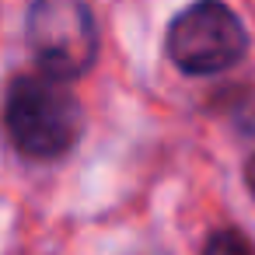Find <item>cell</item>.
I'll return each mask as SVG.
<instances>
[{"instance_id":"cell-1","label":"cell","mask_w":255,"mask_h":255,"mask_svg":"<svg viewBox=\"0 0 255 255\" xmlns=\"http://www.w3.org/2000/svg\"><path fill=\"white\" fill-rule=\"evenodd\" d=\"M4 126L25 157H63L84 133V109L77 95L53 77H18L4 98Z\"/></svg>"},{"instance_id":"cell-2","label":"cell","mask_w":255,"mask_h":255,"mask_svg":"<svg viewBox=\"0 0 255 255\" xmlns=\"http://www.w3.org/2000/svg\"><path fill=\"white\" fill-rule=\"evenodd\" d=\"M25 35L35 63L53 81H74L95 67L98 25L88 0H32Z\"/></svg>"},{"instance_id":"cell-3","label":"cell","mask_w":255,"mask_h":255,"mask_svg":"<svg viewBox=\"0 0 255 255\" xmlns=\"http://www.w3.org/2000/svg\"><path fill=\"white\" fill-rule=\"evenodd\" d=\"M164 49L182 74L206 77L234 67L248 49V32L224 0H196L168 28Z\"/></svg>"},{"instance_id":"cell-4","label":"cell","mask_w":255,"mask_h":255,"mask_svg":"<svg viewBox=\"0 0 255 255\" xmlns=\"http://www.w3.org/2000/svg\"><path fill=\"white\" fill-rule=\"evenodd\" d=\"M203 255H255V248H252V241L241 231H231L227 227V231H217V234L206 238Z\"/></svg>"},{"instance_id":"cell-5","label":"cell","mask_w":255,"mask_h":255,"mask_svg":"<svg viewBox=\"0 0 255 255\" xmlns=\"http://www.w3.org/2000/svg\"><path fill=\"white\" fill-rule=\"evenodd\" d=\"M245 182H248V189H252V196H255V154H252L248 164H245Z\"/></svg>"}]
</instances>
